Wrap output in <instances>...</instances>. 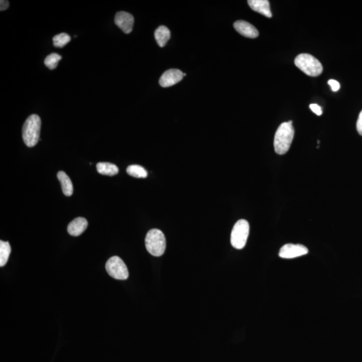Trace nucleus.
I'll return each mask as SVG.
<instances>
[{
	"label": "nucleus",
	"mask_w": 362,
	"mask_h": 362,
	"mask_svg": "<svg viewBox=\"0 0 362 362\" xmlns=\"http://www.w3.org/2000/svg\"><path fill=\"white\" fill-rule=\"evenodd\" d=\"M295 136V129L293 122L282 123L276 131L274 137V146L278 155H285L288 152Z\"/></svg>",
	"instance_id": "f257e3e1"
},
{
	"label": "nucleus",
	"mask_w": 362,
	"mask_h": 362,
	"mask_svg": "<svg viewBox=\"0 0 362 362\" xmlns=\"http://www.w3.org/2000/svg\"><path fill=\"white\" fill-rule=\"evenodd\" d=\"M41 120L36 114H32L26 119L23 125V138L24 143L32 148L40 140Z\"/></svg>",
	"instance_id": "f03ea898"
},
{
	"label": "nucleus",
	"mask_w": 362,
	"mask_h": 362,
	"mask_svg": "<svg viewBox=\"0 0 362 362\" xmlns=\"http://www.w3.org/2000/svg\"><path fill=\"white\" fill-rule=\"evenodd\" d=\"M145 244L149 253L156 257L163 255L166 250V238L162 232L152 229L146 234Z\"/></svg>",
	"instance_id": "7ed1b4c3"
},
{
	"label": "nucleus",
	"mask_w": 362,
	"mask_h": 362,
	"mask_svg": "<svg viewBox=\"0 0 362 362\" xmlns=\"http://www.w3.org/2000/svg\"><path fill=\"white\" fill-rule=\"evenodd\" d=\"M295 64L304 73L317 77L322 72V66L318 59L309 54H300L295 59Z\"/></svg>",
	"instance_id": "20e7f679"
},
{
	"label": "nucleus",
	"mask_w": 362,
	"mask_h": 362,
	"mask_svg": "<svg viewBox=\"0 0 362 362\" xmlns=\"http://www.w3.org/2000/svg\"><path fill=\"white\" fill-rule=\"evenodd\" d=\"M250 232V225L247 221L240 219L237 221L232 230L231 243L236 249L241 250L246 244Z\"/></svg>",
	"instance_id": "39448f33"
},
{
	"label": "nucleus",
	"mask_w": 362,
	"mask_h": 362,
	"mask_svg": "<svg viewBox=\"0 0 362 362\" xmlns=\"http://www.w3.org/2000/svg\"><path fill=\"white\" fill-rule=\"evenodd\" d=\"M105 269L109 275L116 280H126L128 278V268L124 261L117 256H113L107 261Z\"/></svg>",
	"instance_id": "423d86ee"
},
{
	"label": "nucleus",
	"mask_w": 362,
	"mask_h": 362,
	"mask_svg": "<svg viewBox=\"0 0 362 362\" xmlns=\"http://www.w3.org/2000/svg\"><path fill=\"white\" fill-rule=\"evenodd\" d=\"M308 252V249L303 245L288 243L280 249L279 256L282 258L291 259L306 255Z\"/></svg>",
	"instance_id": "0eeeda50"
},
{
	"label": "nucleus",
	"mask_w": 362,
	"mask_h": 362,
	"mask_svg": "<svg viewBox=\"0 0 362 362\" xmlns=\"http://www.w3.org/2000/svg\"><path fill=\"white\" fill-rule=\"evenodd\" d=\"M115 24L126 34H129L132 31L135 18L129 13L119 12L116 14Z\"/></svg>",
	"instance_id": "6e6552de"
},
{
	"label": "nucleus",
	"mask_w": 362,
	"mask_h": 362,
	"mask_svg": "<svg viewBox=\"0 0 362 362\" xmlns=\"http://www.w3.org/2000/svg\"><path fill=\"white\" fill-rule=\"evenodd\" d=\"M183 72L179 69H169L162 74L159 83L162 87L173 86L180 82L183 78Z\"/></svg>",
	"instance_id": "1a4fd4ad"
},
{
	"label": "nucleus",
	"mask_w": 362,
	"mask_h": 362,
	"mask_svg": "<svg viewBox=\"0 0 362 362\" xmlns=\"http://www.w3.org/2000/svg\"><path fill=\"white\" fill-rule=\"evenodd\" d=\"M234 26L237 32L247 38L256 39L258 36V30L246 21H237L234 24Z\"/></svg>",
	"instance_id": "9d476101"
},
{
	"label": "nucleus",
	"mask_w": 362,
	"mask_h": 362,
	"mask_svg": "<svg viewBox=\"0 0 362 362\" xmlns=\"http://www.w3.org/2000/svg\"><path fill=\"white\" fill-rule=\"evenodd\" d=\"M88 222L84 217H77L67 227L68 233L72 236H79L86 230Z\"/></svg>",
	"instance_id": "9b49d317"
},
{
	"label": "nucleus",
	"mask_w": 362,
	"mask_h": 362,
	"mask_svg": "<svg viewBox=\"0 0 362 362\" xmlns=\"http://www.w3.org/2000/svg\"><path fill=\"white\" fill-rule=\"evenodd\" d=\"M250 8L255 12L260 13L267 17H272L271 8L269 1L268 0H249L247 1Z\"/></svg>",
	"instance_id": "f8f14e48"
},
{
	"label": "nucleus",
	"mask_w": 362,
	"mask_h": 362,
	"mask_svg": "<svg viewBox=\"0 0 362 362\" xmlns=\"http://www.w3.org/2000/svg\"><path fill=\"white\" fill-rule=\"evenodd\" d=\"M57 177L61 182V188L64 195L67 197L71 196L73 193V186L69 176L63 171H59Z\"/></svg>",
	"instance_id": "ddd939ff"
},
{
	"label": "nucleus",
	"mask_w": 362,
	"mask_h": 362,
	"mask_svg": "<svg viewBox=\"0 0 362 362\" xmlns=\"http://www.w3.org/2000/svg\"><path fill=\"white\" fill-rule=\"evenodd\" d=\"M155 37L159 47H164L170 38V32L167 27L164 26H159L156 30Z\"/></svg>",
	"instance_id": "4468645a"
},
{
	"label": "nucleus",
	"mask_w": 362,
	"mask_h": 362,
	"mask_svg": "<svg viewBox=\"0 0 362 362\" xmlns=\"http://www.w3.org/2000/svg\"><path fill=\"white\" fill-rule=\"evenodd\" d=\"M96 167L100 174L107 176H114L119 172L118 166L109 162H99L97 164Z\"/></svg>",
	"instance_id": "2eb2a0df"
},
{
	"label": "nucleus",
	"mask_w": 362,
	"mask_h": 362,
	"mask_svg": "<svg viewBox=\"0 0 362 362\" xmlns=\"http://www.w3.org/2000/svg\"><path fill=\"white\" fill-rule=\"evenodd\" d=\"M11 253V247L8 241H0V266L3 267L7 263Z\"/></svg>",
	"instance_id": "dca6fc26"
},
{
	"label": "nucleus",
	"mask_w": 362,
	"mask_h": 362,
	"mask_svg": "<svg viewBox=\"0 0 362 362\" xmlns=\"http://www.w3.org/2000/svg\"><path fill=\"white\" fill-rule=\"evenodd\" d=\"M126 171L129 175L135 178H146L148 176L146 169L137 164L129 166Z\"/></svg>",
	"instance_id": "f3484780"
},
{
	"label": "nucleus",
	"mask_w": 362,
	"mask_h": 362,
	"mask_svg": "<svg viewBox=\"0 0 362 362\" xmlns=\"http://www.w3.org/2000/svg\"><path fill=\"white\" fill-rule=\"evenodd\" d=\"M71 40V36L69 34H66V33H61V34L54 36L53 39H52L53 45L54 47L57 48L64 47Z\"/></svg>",
	"instance_id": "a211bd4d"
},
{
	"label": "nucleus",
	"mask_w": 362,
	"mask_h": 362,
	"mask_svg": "<svg viewBox=\"0 0 362 362\" xmlns=\"http://www.w3.org/2000/svg\"><path fill=\"white\" fill-rule=\"evenodd\" d=\"M62 59V56L56 53H51L46 57L45 64L48 69L53 70L58 66L59 62Z\"/></svg>",
	"instance_id": "6ab92c4d"
},
{
	"label": "nucleus",
	"mask_w": 362,
	"mask_h": 362,
	"mask_svg": "<svg viewBox=\"0 0 362 362\" xmlns=\"http://www.w3.org/2000/svg\"><path fill=\"white\" fill-rule=\"evenodd\" d=\"M310 109L312 110L313 113H315L316 115L321 116L322 113L321 107L318 105L317 104H311Z\"/></svg>",
	"instance_id": "aec40b11"
},
{
	"label": "nucleus",
	"mask_w": 362,
	"mask_h": 362,
	"mask_svg": "<svg viewBox=\"0 0 362 362\" xmlns=\"http://www.w3.org/2000/svg\"><path fill=\"white\" fill-rule=\"evenodd\" d=\"M328 84L330 85L333 91H337L340 89V84L336 80H329Z\"/></svg>",
	"instance_id": "412c9836"
},
{
	"label": "nucleus",
	"mask_w": 362,
	"mask_h": 362,
	"mask_svg": "<svg viewBox=\"0 0 362 362\" xmlns=\"http://www.w3.org/2000/svg\"><path fill=\"white\" fill-rule=\"evenodd\" d=\"M356 128L357 132L359 135L362 136V110L359 113L358 120L357 121Z\"/></svg>",
	"instance_id": "4be33fe9"
},
{
	"label": "nucleus",
	"mask_w": 362,
	"mask_h": 362,
	"mask_svg": "<svg viewBox=\"0 0 362 362\" xmlns=\"http://www.w3.org/2000/svg\"><path fill=\"white\" fill-rule=\"evenodd\" d=\"M9 5H10V4H9L8 1L1 0V2H0V10L4 11L7 10L9 8Z\"/></svg>",
	"instance_id": "5701e85b"
},
{
	"label": "nucleus",
	"mask_w": 362,
	"mask_h": 362,
	"mask_svg": "<svg viewBox=\"0 0 362 362\" xmlns=\"http://www.w3.org/2000/svg\"><path fill=\"white\" fill-rule=\"evenodd\" d=\"M186 74L185 73H183V76H186Z\"/></svg>",
	"instance_id": "b1692460"
}]
</instances>
